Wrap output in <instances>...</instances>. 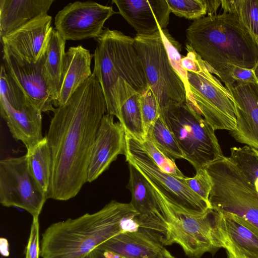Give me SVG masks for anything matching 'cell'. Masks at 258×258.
I'll list each match as a JSON object with an SVG mask.
<instances>
[{"label":"cell","mask_w":258,"mask_h":258,"mask_svg":"<svg viewBox=\"0 0 258 258\" xmlns=\"http://www.w3.org/2000/svg\"><path fill=\"white\" fill-rule=\"evenodd\" d=\"M106 111L102 88L93 74L64 105L55 108L46 136L52 161L47 199L70 200L87 182L96 133Z\"/></svg>","instance_id":"1"},{"label":"cell","mask_w":258,"mask_h":258,"mask_svg":"<svg viewBox=\"0 0 258 258\" xmlns=\"http://www.w3.org/2000/svg\"><path fill=\"white\" fill-rule=\"evenodd\" d=\"M138 214L131 203L110 201L97 212L53 223L42 234V258H85L100 244L121 233L124 217Z\"/></svg>","instance_id":"2"},{"label":"cell","mask_w":258,"mask_h":258,"mask_svg":"<svg viewBox=\"0 0 258 258\" xmlns=\"http://www.w3.org/2000/svg\"><path fill=\"white\" fill-rule=\"evenodd\" d=\"M186 35L209 70L228 63L252 70L258 77V41L235 15L223 12L195 20Z\"/></svg>","instance_id":"3"},{"label":"cell","mask_w":258,"mask_h":258,"mask_svg":"<svg viewBox=\"0 0 258 258\" xmlns=\"http://www.w3.org/2000/svg\"><path fill=\"white\" fill-rule=\"evenodd\" d=\"M92 74L99 83L106 100L107 112L117 118L115 89L120 79L141 94L148 84L134 43V38L116 30L106 28L95 38Z\"/></svg>","instance_id":"4"},{"label":"cell","mask_w":258,"mask_h":258,"mask_svg":"<svg viewBox=\"0 0 258 258\" xmlns=\"http://www.w3.org/2000/svg\"><path fill=\"white\" fill-rule=\"evenodd\" d=\"M160 116L196 171L224 157L215 130L186 102L169 101L160 108Z\"/></svg>","instance_id":"5"},{"label":"cell","mask_w":258,"mask_h":258,"mask_svg":"<svg viewBox=\"0 0 258 258\" xmlns=\"http://www.w3.org/2000/svg\"><path fill=\"white\" fill-rule=\"evenodd\" d=\"M205 168L212 181V209L234 214L258 227V195L230 158L224 156Z\"/></svg>","instance_id":"6"},{"label":"cell","mask_w":258,"mask_h":258,"mask_svg":"<svg viewBox=\"0 0 258 258\" xmlns=\"http://www.w3.org/2000/svg\"><path fill=\"white\" fill-rule=\"evenodd\" d=\"M125 158L147 179L172 207L194 215L212 209L209 202L195 194L184 178L162 171L144 149L142 143L125 133Z\"/></svg>","instance_id":"7"},{"label":"cell","mask_w":258,"mask_h":258,"mask_svg":"<svg viewBox=\"0 0 258 258\" xmlns=\"http://www.w3.org/2000/svg\"><path fill=\"white\" fill-rule=\"evenodd\" d=\"M186 102L215 130H233L236 117L228 90L213 75L207 64L197 54L196 64L187 74Z\"/></svg>","instance_id":"8"},{"label":"cell","mask_w":258,"mask_h":258,"mask_svg":"<svg viewBox=\"0 0 258 258\" xmlns=\"http://www.w3.org/2000/svg\"><path fill=\"white\" fill-rule=\"evenodd\" d=\"M134 43L147 80L160 108L170 101L186 102L183 82L171 66L160 31L136 35Z\"/></svg>","instance_id":"9"},{"label":"cell","mask_w":258,"mask_h":258,"mask_svg":"<svg viewBox=\"0 0 258 258\" xmlns=\"http://www.w3.org/2000/svg\"><path fill=\"white\" fill-rule=\"evenodd\" d=\"M167 206L170 245H179L189 258H200L207 252L214 253L222 248L212 209L194 215Z\"/></svg>","instance_id":"10"},{"label":"cell","mask_w":258,"mask_h":258,"mask_svg":"<svg viewBox=\"0 0 258 258\" xmlns=\"http://www.w3.org/2000/svg\"><path fill=\"white\" fill-rule=\"evenodd\" d=\"M47 199L32 176L26 155L0 161V203L4 207L25 210L39 218Z\"/></svg>","instance_id":"11"},{"label":"cell","mask_w":258,"mask_h":258,"mask_svg":"<svg viewBox=\"0 0 258 258\" xmlns=\"http://www.w3.org/2000/svg\"><path fill=\"white\" fill-rule=\"evenodd\" d=\"M128 165L130 177L127 187L131 194V203L138 214L136 218L140 229L163 246L170 245L166 202L134 165L129 163Z\"/></svg>","instance_id":"12"},{"label":"cell","mask_w":258,"mask_h":258,"mask_svg":"<svg viewBox=\"0 0 258 258\" xmlns=\"http://www.w3.org/2000/svg\"><path fill=\"white\" fill-rule=\"evenodd\" d=\"M115 12L111 6L93 1L70 3L54 18L55 29L66 40H81L98 37L104 24Z\"/></svg>","instance_id":"13"},{"label":"cell","mask_w":258,"mask_h":258,"mask_svg":"<svg viewBox=\"0 0 258 258\" xmlns=\"http://www.w3.org/2000/svg\"><path fill=\"white\" fill-rule=\"evenodd\" d=\"M3 45V64L7 73L42 112L55 109L45 79V52L36 62L29 61Z\"/></svg>","instance_id":"14"},{"label":"cell","mask_w":258,"mask_h":258,"mask_svg":"<svg viewBox=\"0 0 258 258\" xmlns=\"http://www.w3.org/2000/svg\"><path fill=\"white\" fill-rule=\"evenodd\" d=\"M215 226L227 258H258V227L233 213L213 210Z\"/></svg>","instance_id":"15"},{"label":"cell","mask_w":258,"mask_h":258,"mask_svg":"<svg viewBox=\"0 0 258 258\" xmlns=\"http://www.w3.org/2000/svg\"><path fill=\"white\" fill-rule=\"evenodd\" d=\"M225 86L236 117L235 127L229 134L236 142L258 150V82Z\"/></svg>","instance_id":"16"},{"label":"cell","mask_w":258,"mask_h":258,"mask_svg":"<svg viewBox=\"0 0 258 258\" xmlns=\"http://www.w3.org/2000/svg\"><path fill=\"white\" fill-rule=\"evenodd\" d=\"M108 113L97 130L87 171V182H92L107 170L119 155H125V133L120 122Z\"/></svg>","instance_id":"17"},{"label":"cell","mask_w":258,"mask_h":258,"mask_svg":"<svg viewBox=\"0 0 258 258\" xmlns=\"http://www.w3.org/2000/svg\"><path fill=\"white\" fill-rule=\"evenodd\" d=\"M119 13L137 32L150 35L165 29L171 12L166 0H112Z\"/></svg>","instance_id":"18"},{"label":"cell","mask_w":258,"mask_h":258,"mask_svg":"<svg viewBox=\"0 0 258 258\" xmlns=\"http://www.w3.org/2000/svg\"><path fill=\"white\" fill-rule=\"evenodd\" d=\"M52 17L41 15L1 39L2 44L33 62L45 53L52 29Z\"/></svg>","instance_id":"19"},{"label":"cell","mask_w":258,"mask_h":258,"mask_svg":"<svg viewBox=\"0 0 258 258\" xmlns=\"http://www.w3.org/2000/svg\"><path fill=\"white\" fill-rule=\"evenodd\" d=\"M93 56L90 51L82 45L70 47L66 52L56 107L64 105L81 85L91 77Z\"/></svg>","instance_id":"20"},{"label":"cell","mask_w":258,"mask_h":258,"mask_svg":"<svg viewBox=\"0 0 258 258\" xmlns=\"http://www.w3.org/2000/svg\"><path fill=\"white\" fill-rule=\"evenodd\" d=\"M164 248L159 242L139 229L117 234L96 249L111 251L123 258H155Z\"/></svg>","instance_id":"21"},{"label":"cell","mask_w":258,"mask_h":258,"mask_svg":"<svg viewBox=\"0 0 258 258\" xmlns=\"http://www.w3.org/2000/svg\"><path fill=\"white\" fill-rule=\"evenodd\" d=\"M141 95L122 79L118 81L115 89V96L119 114V121L125 133L142 142L145 139L146 134L141 109Z\"/></svg>","instance_id":"22"},{"label":"cell","mask_w":258,"mask_h":258,"mask_svg":"<svg viewBox=\"0 0 258 258\" xmlns=\"http://www.w3.org/2000/svg\"><path fill=\"white\" fill-rule=\"evenodd\" d=\"M53 0H0V37L47 14Z\"/></svg>","instance_id":"23"},{"label":"cell","mask_w":258,"mask_h":258,"mask_svg":"<svg viewBox=\"0 0 258 258\" xmlns=\"http://www.w3.org/2000/svg\"><path fill=\"white\" fill-rule=\"evenodd\" d=\"M66 41L58 31L52 27L45 50L44 74L54 106H56L59 95Z\"/></svg>","instance_id":"24"},{"label":"cell","mask_w":258,"mask_h":258,"mask_svg":"<svg viewBox=\"0 0 258 258\" xmlns=\"http://www.w3.org/2000/svg\"><path fill=\"white\" fill-rule=\"evenodd\" d=\"M25 155L32 176L47 196L51 177L52 161L46 137L27 148Z\"/></svg>","instance_id":"25"},{"label":"cell","mask_w":258,"mask_h":258,"mask_svg":"<svg viewBox=\"0 0 258 258\" xmlns=\"http://www.w3.org/2000/svg\"><path fill=\"white\" fill-rule=\"evenodd\" d=\"M223 12L235 15L258 41V0H221Z\"/></svg>","instance_id":"26"},{"label":"cell","mask_w":258,"mask_h":258,"mask_svg":"<svg viewBox=\"0 0 258 258\" xmlns=\"http://www.w3.org/2000/svg\"><path fill=\"white\" fill-rule=\"evenodd\" d=\"M229 157L258 195V150L247 145L234 147Z\"/></svg>","instance_id":"27"},{"label":"cell","mask_w":258,"mask_h":258,"mask_svg":"<svg viewBox=\"0 0 258 258\" xmlns=\"http://www.w3.org/2000/svg\"><path fill=\"white\" fill-rule=\"evenodd\" d=\"M146 137L149 138L161 151L173 159H184L172 133L161 116L151 126Z\"/></svg>","instance_id":"28"},{"label":"cell","mask_w":258,"mask_h":258,"mask_svg":"<svg viewBox=\"0 0 258 258\" xmlns=\"http://www.w3.org/2000/svg\"><path fill=\"white\" fill-rule=\"evenodd\" d=\"M0 99L14 109L32 103L16 82L7 73L3 64L0 73Z\"/></svg>","instance_id":"29"},{"label":"cell","mask_w":258,"mask_h":258,"mask_svg":"<svg viewBox=\"0 0 258 258\" xmlns=\"http://www.w3.org/2000/svg\"><path fill=\"white\" fill-rule=\"evenodd\" d=\"M209 71L217 75L225 85L236 82H258V77L253 70L231 64H224Z\"/></svg>","instance_id":"30"},{"label":"cell","mask_w":258,"mask_h":258,"mask_svg":"<svg viewBox=\"0 0 258 258\" xmlns=\"http://www.w3.org/2000/svg\"><path fill=\"white\" fill-rule=\"evenodd\" d=\"M171 13L177 17L197 20L207 14L205 0H166Z\"/></svg>","instance_id":"31"},{"label":"cell","mask_w":258,"mask_h":258,"mask_svg":"<svg viewBox=\"0 0 258 258\" xmlns=\"http://www.w3.org/2000/svg\"><path fill=\"white\" fill-rule=\"evenodd\" d=\"M160 31L169 61L183 82L187 93L188 90L187 71L182 67L181 59L183 56L180 54L181 50V44L170 35L166 29L160 30Z\"/></svg>","instance_id":"32"},{"label":"cell","mask_w":258,"mask_h":258,"mask_svg":"<svg viewBox=\"0 0 258 258\" xmlns=\"http://www.w3.org/2000/svg\"><path fill=\"white\" fill-rule=\"evenodd\" d=\"M141 143L145 150L162 171L179 177H185L176 166L174 159L161 151L149 138L146 137Z\"/></svg>","instance_id":"33"},{"label":"cell","mask_w":258,"mask_h":258,"mask_svg":"<svg viewBox=\"0 0 258 258\" xmlns=\"http://www.w3.org/2000/svg\"><path fill=\"white\" fill-rule=\"evenodd\" d=\"M141 109L144 128L147 133L151 126L160 116V107L157 98L150 86L141 94Z\"/></svg>","instance_id":"34"},{"label":"cell","mask_w":258,"mask_h":258,"mask_svg":"<svg viewBox=\"0 0 258 258\" xmlns=\"http://www.w3.org/2000/svg\"><path fill=\"white\" fill-rule=\"evenodd\" d=\"M184 181L195 194L206 201L209 202L212 181L205 168L196 171V175L193 177H185Z\"/></svg>","instance_id":"35"},{"label":"cell","mask_w":258,"mask_h":258,"mask_svg":"<svg viewBox=\"0 0 258 258\" xmlns=\"http://www.w3.org/2000/svg\"><path fill=\"white\" fill-rule=\"evenodd\" d=\"M40 255L39 218H33L26 248L25 258H39Z\"/></svg>","instance_id":"36"},{"label":"cell","mask_w":258,"mask_h":258,"mask_svg":"<svg viewBox=\"0 0 258 258\" xmlns=\"http://www.w3.org/2000/svg\"><path fill=\"white\" fill-rule=\"evenodd\" d=\"M91 258H123L111 251L95 249L90 253Z\"/></svg>","instance_id":"37"},{"label":"cell","mask_w":258,"mask_h":258,"mask_svg":"<svg viewBox=\"0 0 258 258\" xmlns=\"http://www.w3.org/2000/svg\"><path fill=\"white\" fill-rule=\"evenodd\" d=\"M207 7V13L208 15H214L217 14L218 8L221 5V1H208L205 0Z\"/></svg>","instance_id":"38"},{"label":"cell","mask_w":258,"mask_h":258,"mask_svg":"<svg viewBox=\"0 0 258 258\" xmlns=\"http://www.w3.org/2000/svg\"><path fill=\"white\" fill-rule=\"evenodd\" d=\"M155 258H176L172 255L165 248Z\"/></svg>","instance_id":"39"},{"label":"cell","mask_w":258,"mask_h":258,"mask_svg":"<svg viewBox=\"0 0 258 258\" xmlns=\"http://www.w3.org/2000/svg\"><path fill=\"white\" fill-rule=\"evenodd\" d=\"M85 258H91L90 254L89 255H88L87 256H86Z\"/></svg>","instance_id":"40"}]
</instances>
